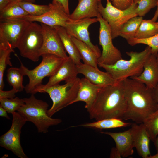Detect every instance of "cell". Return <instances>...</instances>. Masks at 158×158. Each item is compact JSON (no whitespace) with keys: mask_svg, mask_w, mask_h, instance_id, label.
I'll use <instances>...</instances> for the list:
<instances>
[{"mask_svg":"<svg viewBox=\"0 0 158 158\" xmlns=\"http://www.w3.org/2000/svg\"><path fill=\"white\" fill-rule=\"evenodd\" d=\"M30 22L16 19L0 22V47L13 49Z\"/></svg>","mask_w":158,"mask_h":158,"instance_id":"cell-11","label":"cell"},{"mask_svg":"<svg viewBox=\"0 0 158 158\" xmlns=\"http://www.w3.org/2000/svg\"><path fill=\"white\" fill-rule=\"evenodd\" d=\"M157 1H158V0H157Z\"/></svg>","mask_w":158,"mask_h":158,"instance_id":"cell-49","label":"cell"},{"mask_svg":"<svg viewBox=\"0 0 158 158\" xmlns=\"http://www.w3.org/2000/svg\"><path fill=\"white\" fill-rule=\"evenodd\" d=\"M69 0H53L52 2H56L60 4L63 7L65 12L70 14L69 8Z\"/></svg>","mask_w":158,"mask_h":158,"instance_id":"cell-37","label":"cell"},{"mask_svg":"<svg viewBox=\"0 0 158 158\" xmlns=\"http://www.w3.org/2000/svg\"><path fill=\"white\" fill-rule=\"evenodd\" d=\"M128 43L133 46L138 44H143L151 47L152 53L157 55L158 51V34L152 37L138 39L133 37L127 40Z\"/></svg>","mask_w":158,"mask_h":158,"instance_id":"cell-32","label":"cell"},{"mask_svg":"<svg viewBox=\"0 0 158 158\" xmlns=\"http://www.w3.org/2000/svg\"><path fill=\"white\" fill-rule=\"evenodd\" d=\"M134 0V2H135V1H137L138 0Z\"/></svg>","mask_w":158,"mask_h":158,"instance_id":"cell-48","label":"cell"},{"mask_svg":"<svg viewBox=\"0 0 158 158\" xmlns=\"http://www.w3.org/2000/svg\"><path fill=\"white\" fill-rule=\"evenodd\" d=\"M13 52V49L0 47V90H3L4 88V73L7 66H12L10 56Z\"/></svg>","mask_w":158,"mask_h":158,"instance_id":"cell-29","label":"cell"},{"mask_svg":"<svg viewBox=\"0 0 158 158\" xmlns=\"http://www.w3.org/2000/svg\"><path fill=\"white\" fill-rule=\"evenodd\" d=\"M16 1H18L15 0H0V12L3 10L14 2Z\"/></svg>","mask_w":158,"mask_h":158,"instance_id":"cell-38","label":"cell"},{"mask_svg":"<svg viewBox=\"0 0 158 158\" xmlns=\"http://www.w3.org/2000/svg\"><path fill=\"white\" fill-rule=\"evenodd\" d=\"M51 9L46 13L41 16H34L27 15L14 19L24 20L29 22H39L47 25L55 27L60 26L65 28L66 24L71 19L69 15L65 11L60 4L52 2L49 4Z\"/></svg>","mask_w":158,"mask_h":158,"instance_id":"cell-12","label":"cell"},{"mask_svg":"<svg viewBox=\"0 0 158 158\" xmlns=\"http://www.w3.org/2000/svg\"><path fill=\"white\" fill-rule=\"evenodd\" d=\"M148 158H158V152H157V153L153 155H150Z\"/></svg>","mask_w":158,"mask_h":158,"instance_id":"cell-44","label":"cell"},{"mask_svg":"<svg viewBox=\"0 0 158 158\" xmlns=\"http://www.w3.org/2000/svg\"><path fill=\"white\" fill-rule=\"evenodd\" d=\"M12 114L13 119L11 126L7 132L1 136L0 145L11 151L20 158H27L20 141L21 128L27 121L17 111Z\"/></svg>","mask_w":158,"mask_h":158,"instance_id":"cell-10","label":"cell"},{"mask_svg":"<svg viewBox=\"0 0 158 158\" xmlns=\"http://www.w3.org/2000/svg\"><path fill=\"white\" fill-rule=\"evenodd\" d=\"M152 53L151 48L147 46L141 52H127L126 54L130 57L129 60L122 59L112 65L98 63V66L104 69L116 81H122L140 75L146 61Z\"/></svg>","mask_w":158,"mask_h":158,"instance_id":"cell-3","label":"cell"},{"mask_svg":"<svg viewBox=\"0 0 158 158\" xmlns=\"http://www.w3.org/2000/svg\"><path fill=\"white\" fill-rule=\"evenodd\" d=\"M18 3L29 15L32 16H41L49 11L51 9L49 4L48 5H38L25 1H19Z\"/></svg>","mask_w":158,"mask_h":158,"instance_id":"cell-30","label":"cell"},{"mask_svg":"<svg viewBox=\"0 0 158 158\" xmlns=\"http://www.w3.org/2000/svg\"><path fill=\"white\" fill-rule=\"evenodd\" d=\"M18 2L17 1L14 2L3 10L0 12V22L29 15L20 6Z\"/></svg>","mask_w":158,"mask_h":158,"instance_id":"cell-27","label":"cell"},{"mask_svg":"<svg viewBox=\"0 0 158 158\" xmlns=\"http://www.w3.org/2000/svg\"><path fill=\"white\" fill-rule=\"evenodd\" d=\"M97 22V18L71 19L66 24L65 28L72 37L82 41L89 47L99 58L101 55V51L97 45H95L91 42L88 30L90 25Z\"/></svg>","mask_w":158,"mask_h":158,"instance_id":"cell-13","label":"cell"},{"mask_svg":"<svg viewBox=\"0 0 158 158\" xmlns=\"http://www.w3.org/2000/svg\"><path fill=\"white\" fill-rule=\"evenodd\" d=\"M23 76L20 68L11 67L7 71V80L18 92L23 91L25 88L23 85Z\"/></svg>","mask_w":158,"mask_h":158,"instance_id":"cell-28","label":"cell"},{"mask_svg":"<svg viewBox=\"0 0 158 158\" xmlns=\"http://www.w3.org/2000/svg\"><path fill=\"white\" fill-rule=\"evenodd\" d=\"M132 123L124 122L120 119L110 118L96 121L93 122L87 123L77 126L102 130L126 127L131 125Z\"/></svg>","mask_w":158,"mask_h":158,"instance_id":"cell-24","label":"cell"},{"mask_svg":"<svg viewBox=\"0 0 158 158\" xmlns=\"http://www.w3.org/2000/svg\"><path fill=\"white\" fill-rule=\"evenodd\" d=\"M126 108V97L122 81L102 87L87 110L90 118L96 121L110 118L122 120Z\"/></svg>","mask_w":158,"mask_h":158,"instance_id":"cell-2","label":"cell"},{"mask_svg":"<svg viewBox=\"0 0 158 158\" xmlns=\"http://www.w3.org/2000/svg\"><path fill=\"white\" fill-rule=\"evenodd\" d=\"M156 54L152 53L146 61L143 70L139 75L130 78L154 89L158 84V63Z\"/></svg>","mask_w":158,"mask_h":158,"instance_id":"cell-17","label":"cell"},{"mask_svg":"<svg viewBox=\"0 0 158 158\" xmlns=\"http://www.w3.org/2000/svg\"><path fill=\"white\" fill-rule=\"evenodd\" d=\"M98 0H78V4L73 12L70 14L73 20L97 17L100 15L98 9Z\"/></svg>","mask_w":158,"mask_h":158,"instance_id":"cell-21","label":"cell"},{"mask_svg":"<svg viewBox=\"0 0 158 158\" xmlns=\"http://www.w3.org/2000/svg\"><path fill=\"white\" fill-rule=\"evenodd\" d=\"M54 27L57 31L69 56L73 61L76 65L81 63V58L80 54L72 40V37L68 33L65 28L60 26Z\"/></svg>","mask_w":158,"mask_h":158,"instance_id":"cell-22","label":"cell"},{"mask_svg":"<svg viewBox=\"0 0 158 158\" xmlns=\"http://www.w3.org/2000/svg\"><path fill=\"white\" fill-rule=\"evenodd\" d=\"M72 38L79 51L84 63L98 68V60L99 58L95 52L82 41L73 37H72Z\"/></svg>","mask_w":158,"mask_h":158,"instance_id":"cell-23","label":"cell"},{"mask_svg":"<svg viewBox=\"0 0 158 158\" xmlns=\"http://www.w3.org/2000/svg\"><path fill=\"white\" fill-rule=\"evenodd\" d=\"M78 73L83 75L92 83L101 87L113 85L117 81L107 72L100 71L89 65L83 63L76 65Z\"/></svg>","mask_w":158,"mask_h":158,"instance_id":"cell-15","label":"cell"},{"mask_svg":"<svg viewBox=\"0 0 158 158\" xmlns=\"http://www.w3.org/2000/svg\"><path fill=\"white\" fill-rule=\"evenodd\" d=\"M43 36V43L40 51V55L51 54L66 59V54L61 39L56 29L41 23Z\"/></svg>","mask_w":158,"mask_h":158,"instance_id":"cell-14","label":"cell"},{"mask_svg":"<svg viewBox=\"0 0 158 158\" xmlns=\"http://www.w3.org/2000/svg\"><path fill=\"white\" fill-rule=\"evenodd\" d=\"M110 157L111 158H121L122 157L117 148L115 147H113L111 150Z\"/></svg>","mask_w":158,"mask_h":158,"instance_id":"cell-39","label":"cell"},{"mask_svg":"<svg viewBox=\"0 0 158 158\" xmlns=\"http://www.w3.org/2000/svg\"><path fill=\"white\" fill-rule=\"evenodd\" d=\"M157 25V27H158V22H156Z\"/></svg>","mask_w":158,"mask_h":158,"instance_id":"cell-47","label":"cell"},{"mask_svg":"<svg viewBox=\"0 0 158 158\" xmlns=\"http://www.w3.org/2000/svg\"><path fill=\"white\" fill-rule=\"evenodd\" d=\"M0 105L8 113L12 114L24 104L23 99L16 97L11 99L0 98Z\"/></svg>","mask_w":158,"mask_h":158,"instance_id":"cell-33","label":"cell"},{"mask_svg":"<svg viewBox=\"0 0 158 158\" xmlns=\"http://www.w3.org/2000/svg\"><path fill=\"white\" fill-rule=\"evenodd\" d=\"M157 9L155 12L154 16L151 19L154 22H156L158 18V1L157 2Z\"/></svg>","mask_w":158,"mask_h":158,"instance_id":"cell-42","label":"cell"},{"mask_svg":"<svg viewBox=\"0 0 158 158\" xmlns=\"http://www.w3.org/2000/svg\"><path fill=\"white\" fill-rule=\"evenodd\" d=\"M7 111L2 106L0 105V116L5 117L6 118L10 119V118L7 114Z\"/></svg>","mask_w":158,"mask_h":158,"instance_id":"cell-40","label":"cell"},{"mask_svg":"<svg viewBox=\"0 0 158 158\" xmlns=\"http://www.w3.org/2000/svg\"><path fill=\"white\" fill-rule=\"evenodd\" d=\"M99 23V44L102 52L98 63L108 65H112L122 59L120 51L113 44L110 27L108 23L100 15L97 17Z\"/></svg>","mask_w":158,"mask_h":158,"instance_id":"cell-9","label":"cell"},{"mask_svg":"<svg viewBox=\"0 0 158 158\" xmlns=\"http://www.w3.org/2000/svg\"><path fill=\"white\" fill-rule=\"evenodd\" d=\"M157 0H138L135 2L137 4L135 11L137 16L143 17L150 10L157 6Z\"/></svg>","mask_w":158,"mask_h":158,"instance_id":"cell-34","label":"cell"},{"mask_svg":"<svg viewBox=\"0 0 158 158\" xmlns=\"http://www.w3.org/2000/svg\"><path fill=\"white\" fill-rule=\"evenodd\" d=\"M143 20L142 17L136 16L125 22L121 27L119 36L127 40L134 37L135 34Z\"/></svg>","mask_w":158,"mask_h":158,"instance_id":"cell-25","label":"cell"},{"mask_svg":"<svg viewBox=\"0 0 158 158\" xmlns=\"http://www.w3.org/2000/svg\"><path fill=\"white\" fill-rule=\"evenodd\" d=\"M106 7L99 1L98 11L102 18L108 23L111 30L112 39L119 36L123 25L131 18L137 16L135 9L137 4L135 2L128 8L121 10L114 7L110 0H106Z\"/></svg>","mask_w":158,"mask_h":158,"instance_id":"cell-8","label":"cell"},{"mask_svg":"<svg viewBox=\"0 0 158 158\" xmlns=\"http://www.w3.org/2000/svg\"><path fill=\"white\" fill-rule=\"evenodd\" d=\"M158 34V27L156 22L151 20H143L134 37L144 39L152 37Z\"/></svg>","mask_w":158,"mask_h":158,"instance_id":"cell-26","label":"cell"},{"mask_svg":"<svg viewBox=\"0 0 158 158\" xmlns=\"http://www.w3.org/2000/svg\"><path fill=\"white\" fill-rule=\"evenodd\" d=\"M156 60H157V62L158 63V51L156 55Z\"/></svg>","mask_w":158,"mask_h":158,"instance_id":"cell-46","label":"cell"},{"mask_svg":"<svg viewBox=\"0 0 158 158\" xmlns=\"http://www.w3.org/2000/svg\"><path fill=\"white\" fill-rule=\"evenodd\" d=\"M34 94L29 98H23L24 104L17 110L27 120L32 123L38 132L46 133L51 126L58 125L62 120L53 118L48 114L49 104L42 100L37 99Z\"/></svg>","mask_w":158,"mask_h":158,"instance_id":"cell-4","label":"cell"},{"mask_svg":"<svg viewBox=\"0 0 158 158\" xmlns=\"http://www.w3.org/2000/svg\"><path fill=\"white\" fill-rule=\"evenodd\" d=\"M127 99V108L123 119L143 123L158 110L153 89L131 78L123 81Z\"/></svg>","mask_w":158,"mask_h":158,"instance_id":"cell-1","label":"cell"},{"mask_svg":"<svg viewBox=\"0 0 158 158\" xmlns=\"http://www.w3.org/2000/svg\"><path fill=\"white\" fill-rule=\"evenodd\" d=\"M78 74L75 64L68 56L55 73L50 77L48 82L42 85L47 87L59 84L63 81L66 82L77 78Z\"/></svg>","mask_w":158,"mask_h":158,"instance_id":"cell-18","label":"cell"},{"mask_svg":"<svg viewBox=\"0 0 158 158\" xmlns=\"http://www.w3.org/2000/svg\"><path fill=\"white\" fill-rule=\"evenodd\" d=\"M18 92L14 88L9 91H3L0 90V98H7L11 99L15 97V94Z\"/></svg>","mask_w":158,"mask_h":158,"instance_id":"cell-36","label":"cell"},{"mask_svg":"<svg viewBox=\"0 0 158 158\" xmlns=\"http://www.w3.org/2000/svg\"><path fill=\"white\" fill-rule=\"evenodd\" d=\"M99 1L101 0H98ZM113 5L116 8L122 10L128 8L134 2L133 0H111Z\"/></svg>","mask_w":158,"mask_h":158,"instance_id":"cell-35","label":"cell"},{"mask_svg":"<svg viewBox=\"0 0 158 158\" xmlns=\"http://www.w3.org/2000/svg\"><path fill=\"white\" fill-rule=\"evenodd\" d=\"M80 80L77 77L66 82L64 85L59 84L47 87L42 86V84L35 89L33 94L40 92L47 93L49 95L53 104L48 110V114L51 117L56 112L71 104L78 93Z\"/></svg>","mask_w":158,"mask_h":158,"instance_id":"cell-5","label":"cell"},{"mask_svg":"<svg viewBox=\"0 0 158 158\" xmlns=\"http://www.w3.org/2000/svg\"><path fill=\"white\" fill-rule=\"evenodd\" d=\"M102 87L92 83L85 78L80 79L78 93L71 104L79 101L83 102L85 104V108L87 109L93 102Z\"/></svg>","mask_w":158,"mask_h":158,"instance_id":"cell-20","label":"cell"},{"mask_svg":"<svg viewBox=\"0 0 158 158\" xmlns=\"http://www.w3.org/2000/svg\"><path fill=\"white\" fill-rule=\"evenodd\" d=\"M15 0L17 1L18 2L22 1H25L30 2L32 3H34L35 1V0Z\"/></svg>","mask_w":158,"mask_h":158,"instance_id":"cell-45","label":"cell"},{"mask_svg":"<svg viewBox=\"0 0 158 158\" xmlns=\"http://www.w3.org/2000/svg\"><path fill=\"white\" fill-rule=\"evenodd\" d=\"M153 142L157 152H158V134Z\"/></svg>","mask_w":158,"mask_h":158,"instance_id":"cell-43","label":"cell"},{"mask_svg":"<svg viewBox=\"0 0 158 158\" xmlns=\"http://www.w3.org/2000/svg\"><path fill=\"white\" fill-rule=\"evenodd\" d=\"M42 27L35 22H30L23 31L17 48L21 56L33 62L39 60L43 43Z\"/></svg>","mask_w":158,"mask_h":158,"instance_id":"cell-7","label":"cell"},{"mask_svg":"<svg viewBox=\"0 0 158 158\" xmlns=\"http://www.w3.org/2000/svg\"><path fill=\"white\" fill-rule=\"evenodd\" d=\"M41 56L42 60L40 63L32 70L24 66L18 57L23 74L29 78L28 83L24 88L27 93L33 94L35 89L42 84L43 79L52 75L66 59L51 54H44Z\"/></svg>","mask_w":158,"mask_h":158,"instance_id":"cell-6","label":"cell"},{"mask_svg":"<svg viewBox=\"0 0 158 158\" xmlns=\"http://www.w3.org/2000/svg\"><path fill=\"white\" fill-rule=\"evenodd\" d=\"M102 134L109 135L114 140L116 147L120 152L122 157H127L133 155L134 148L130 129L120 132H101Z\"/></svg>","mask_w":158,"mask_h":158,"instance_id":"cell-19","label":"cell"},{"mask_svg":"<svg viewBox=\"0 0 158 158\" xmlns=\"http://www.w3.org/2000/svg\"><path fill=\"white\" fill-rule=\"evenodd\" d=\"M143 123L150 140L154 142L158 134V110L150 116Z\"/></svg>","mask_w":158,"mask_h":158,"instance_id":"cell-31","label":"cell"},{"mask_svg":"<svg viewBox=\"0 0 158 158\" xmlns=\"http://www.w3.org/2000/svg\"><path fill=\"white\" fill-rule=\"evenodd\" d=\"M130 129L134 147L140 156L148 158L151 155L149 148L150 139L143 123H132Z\"/></svg>","mask_w":158,"mask_h":158,"instance_id":"cell-16","label":"cell"},{"mask_svg":"<svg viewBox=\"0 0 158 158\" xmlns=\"http://www.w3.org/2000/svg\"><path fill=\"white\" fill-rule=\"evenodd\" d=\"M153 92L155 98L158 104V84L153 89Z\"/></svg>","mask_w":158,"mask_h":158,"instance_id":"cell-41","label":"cell"}]
</instances>
